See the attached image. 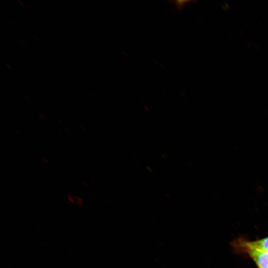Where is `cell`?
<instances>
[{"instance_id":"1","label":"cell","mask_w":268,"mask_h":268,"mask_svg":"<svg viewBox=\"0 0 268 268\" xmlns=\"http://www.w3.org/2000/svg\"><path fill=\"white\" fill-rule=\"evenodd\" d=\"M234 246L241 252L246 250L268 252V237L253 241L239 239L234 243Z\"/></svg>"}]
</instances>
